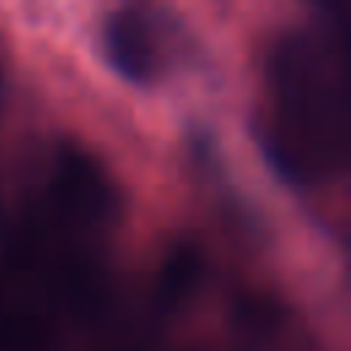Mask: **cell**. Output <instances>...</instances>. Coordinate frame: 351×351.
I'll use <instances>...</instances> for the list:
<instances>
[{
	"label": "cell",
	"instance_id": "6da1fadb",
	"mask_svg": "<svg viewBox=\"0 0 351 351\" xmlns=\"http://www.w3.org/2000/svg\"><path fill=\"white\" fill-rule=\"evenodd\" d=\"M324 33H293L271 66L274 118L269 156L296 181L321 178L343 156L346 90L343 60Z\"/></svg>",
	"mask_w": 351,
	"mask_h": 351
},
{
	"label": "cell",
	"instance_id": "7a4b0ae2",
	"mask_svg": "<svg viewBox=\"0 0 351 351\" xmlns=\"http://www.w3.org/2000/svg\"><path fill=\"white\" fill-rule=\"evenodd\" d=\"M107 58L115 71L132 82H151L156 77V36L151 19L140 8H123L107 19L104 30Z\"/></svg>",
	"mask_w": 351,
	"mask_h": 351
}]
</instances>
